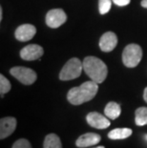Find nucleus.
Here are the masks:
<instances>
[{
    "instance_id": "f257e3e1",
    "label": "nucleus",
    "mask_w": 147,
    "mask_h": 148,
    "mask_svg": "<svg viewBox=\"0 0 147 148\" xmlns=\"http://www.w3.org/2000/svg\"><path fill=\"white\" fill-rule=\"evenodd\" d=\"M98 90V85L93 80L86 81L80 86L74 87L67 94L68 101L73 105H80L92 100Z\"/></svg>"
},
{
    "instance_id": "f03ea898",
    "label": "nucleus",
    "mask_w": 147,
    "mask_h": 148,
    "mask_svg": "<svg viewBox=\"0 0 147 148\" xmlns=\"http://www.w3.org/2000/svg\"><path fill=\"white\" fill-rule=\"evenodd\" d=\"M83 70L86 75L91 78V80L96 83H102L107 77L108 69L106 64L101 59L96 56H87L82 61Z\"/></svg>"
},
{
    "instance_id": "7ed1b4c3",
    "label": "nucleus",
    "mask_w": 147,
    "mask_h": 148,
    "mask_svg": "<svg viewBox=\"0 0 147 148\" xmlns=\"http://www.w3.org/2000/svg\"><path fill=\"white\" fill-rule=\"evenodd\" d=\"M83 70V63L79 58H73L66 62L59 73L60 80H72L77 78Z\"/></svg>"
},
{
    "instance_id": "20e7f679",
    "label": "nucleus",
    "mask_w": 147,
    "mask_h": 148,
    "mask_svg": "<svg viewBox=\"0 0 147 148\" xmlns=\"http://www.w3.org/2000/svg\"><path fill=\"white\" fill-rule=\"evenodd\" d=\"M142 58V50L137 44H129L122 53L123 64L128 68H134L139 65Z\"/></svg>"
},
{
    "instance_id": "39448f33",
    "label": "nucleus",
    "mask_w": 147,
    "mask_h": 148,
    "mask_svg": "<svg viewBox=\"0 0 147 148\" xmlns=\"http://www.w3.org/2000/svg\"><path fill=\"white\" fill-rule=\"evenodd\" d=\"M10 74L24 85L33 84L37 78L36 73L34 70L27 67H20V66L12 68L10 70Z\"/></svg>"
},
{
    "instance_id": "423d86ee",
    "label": "nucleus",
    "mask_w": 147,
    "mask_h": 148,
    "mask_svg": "<svg viewBox=\"0 0 147 148\" xmlns=\"http://www.w3.org/2000/svg\"><path fill=\"white\" fill-rule=\"evenodd\" d=\"M67 20V15L62 9H53L46 14V24L50 28L57 29Z\"/></svg>"
},
{
    "instance_id": "0eeeda50",
    "label": "nucleus",
    "mask_w": 147,
    "mask_h": 148,
    "mask_svg": "<svg viewBox=\"0 0 147 148\" xmlns=\"http://www.w3.org/2000/svg\"><path fill=\"white\" fill-rule=\"evenodd\" d=\"M44 53V50L40 45L37 44H30L20 51V56L21 58L27 61L36 60L40 58Z\"/></svg>"
},
{
    "instance_id": "6e6552de",
    "label": "nucleus",
    "mask_w": 147,
    "mask_h": 148,
    "mask_svg": "<svg viewBox=\"0 0 147 148\" xmlns=\"http://www.w3.org/2000/svg\"><path fill=\"white\" fill-rule=\"evenodd\" d=\"M86 121L90 126L96 129H105L110 126V121L107 116L96 112L89 113L86 116Z\"/></svg>"
},
{
    "instance_id": "1a4fd4ad",
    "label": "nucleus",
    "mask_w": 147,
    "mask_h": 148,
    "mask_svg": "<svg viewBox=\"0 0 147 148\" xmlns=\"http://www.w3.org/2000/svg\"><path fill=\"white\" fill-rule=\"evenodd\" d=\"M36 27L32 24H23L20 25L19 27L15 30L14 36L15 38L19 41H29L36 36Z\"/></svg>"
},
{
    "instance_id": "9d476101",
    "label": "nucleus",
    "mask_w": 147,
    "mask_h": 148,
    "mask_svg": "<svg viewBox=\"0 0 147 148\" xmlns=\"http://www.w3.org/2000/svg\"><path fill=\"white\" fill-rule=\"evenodd\" d=\"M16 119L12 116L2 118L0 121V138L4 140L14 133L16 128Z\"/></svg>"
},
{
    "instance_id": "9b49d317",
    "label": "nucleus",
    "mask_w": 147,
    "mask_h": 148,
    "mask_svg": "<svg viewBox=\"0 0 147 148\" xmlns=\"http://www.w3.org/2000/svg\"><path fill=\"white\" fill-rule=\"evenodd\" d=\"M118 44V37L117 34L113 32H107L105 33L101 37L99 40V48L101 51L108 53L111 52L116 48Z\"/></svg>"
},
{
    "instance_id": "f8f14e48",
    "label": "nucleus",
    "mask_w": 147,
    "mask_h": 148,
    "mask_svg": "<svg viewBox=\"0 0 147 148\" xmlns=\"http://www.w3.org/2000/svg\"><path fill=\"white\" fill-rule=\"evenodd\" d=\"M101 136L96 133H87L80 136L76 141V145L79 148L96 145L101 141Z\"/></svg>"
},
{
    "instance_id": "ddd939ff",
    "label": "nucleus",
    "mask_w": 147,
    "mask_h": 148,
    "mask_svg": "<svg viewBox=\"0 0 147 148\" xmlns=\"http://www.w3.org/2000/svg\"><path fill=\"white\" fill-rule=\"evenodd\" d=\"M120 112H121L120 106L118 105L117 102H114V101L109 102L108 104L105 106V109H104L105 116H107L108 119H118L120 115Z\"/></svg>"
},
{
    "instance_id": "4468645a",
    "label": "nucleus",
    "mask_w": 147,
    "mask_h": 148,
    "mask_svg": "<svg viewBox=\"0 0 147 148\" xmlns=\"http://www.w3.org/2000/svg\"><path fill=\"white\" fill-rule=\"evenodd\" d=\"M132 135V130L130 128H117L109 132L108 137L111 140H123Z\"/></svg>"
},
{
    "instance_id": "2eb2a0df",
    "label": "nucleus",
    "mask_w": 147,
    "mask_h": 148,
    "mask_svg": "<svg viewBox=\"0 0 147 148\" xmlns=\"http://www.w3.org/2000/svg\"><path fill=\"white\" fill-rule=\"evenodd\" d=\"M43 148H62L60 138L55 134L47 135L44 140Z\"/></svg>"
},
{
    "instance_id": "dca6fc26",
    "label": "nucleus",
    "mask_w": 147,
    "mask_h": 148,
    "mask_svg": "<svg viewBox=\"0 0 147 148\" xmlns=\"http://www.w3.org/2000/svg\"><path fill=\"white\" fill-rule=\"evenodd\" d=\"M135 121L137 126L147 124V107H139L136 110Z\"/></svg>"
},
{
    "instance_id": "f3484780",
    "label": "nucleus",
    "mask_w": 147,
    "mask_h": 148,
    "mask_svg": "<svg viewBox=\"0 0 147 148\" xmlns=\"http://www.w3.org/2000/svg\"><path fill=\"white\" fill-rule=\"evenodd\" d=\"M12 85L11 82L6 78L3 75H0V93H1V97H3L6 93H8L11 90Z\"/></svg>"
},
{
    "instance_id": "a211bd4d",
    "label": "nucleus",
    "mask_w": 147,
    "mask_h": 148,
    "mask_svg": "<svg viewBox=\"0 0 147 148\" xmlns=\"http://www.w3.org/2000/svg\"><path fill=\"white\" fill-rule=\"evenodd\" d=\"M112 7L111 0H98V11L101 14H105Z\"/></svg>"
},
{
    "instance_id": "6ab92c4d",
    "label": "nucleus",
    "mask_w": 147,
    "mask_h": 148,
    "mask_svg": "<svg viewBox=\"0 0 147 148\" xmlns=\"http://www.w3.org/2000/svg\"><path fill=\"white\" fill-rule=\"evenodd\" d=\"M12 148H32L30 141L27 140L26 138H19L14 143Z\"/></svg>"
},
{
    "instance_id": "aec40b11",
    "label": "nucleus",
    "mask_w": 147,
    "mask_h": 148,
    "mask_svg": "<svg viewBox=\"0 0 147 148\" xmlns=\"http://www.w3.org/2000/svg\"><path fill=\"white\" fill-rule=\"evenodd\" d=\"M116 5L120 6V7H123V6H126L130 3L131 0H112Z\"/></svg>"
},
{
    "instance_id": "412c9836",
    "label": "nucleus",
    "mask_w": 147,
    "mask_h": 148,
    "mask_svg": "<svg viewBox=\"0 0 147 148\" xmlns=\"http://www.w3.org/2000/svg\"><path fill=\"white\" fill-rule=\"evenodd\" d=\"M143 99L147 102V87L144 89V92H143Z\"/></svg>"
},
{
    "instance_id": "4be33fe9",
    "label": "nucleus",
    "mask_w": 147,
    "mask_h": 148,
    "mask_svg": "<svg viewBox=\"0 0 147 148\" xmlns=\"http://www.w3.org/2000/svg\"><path fill=\"white\" fill-rule=\"evenodd\" d=\"M140 4H142V7L146 8V9H147V0H142Z\"/></svg>"
},
{
    "instance_id": "5701e85b",
    "label": "nucleus",
    "mask_w": 147,
    "mask_h": 148,
    "mask_svg": "<svg viewBox=\"0 0 147 148\" xmlns=\"http://www.w3.org/2000/svg\"><path fill=\"white\" fill-rule=\"evenodd\" d=\"M3 17V12H2V8H0V20H2Z\"/></svg>"
},
{
    "instance_id": "b1692460",
    "label": "nucleus",
    "mask_w": 147,
    "mask_h": 148,
    "mask_svg": "<svg viewBox=\"0 0 147 148\" xmlns=\"http://www.w3.org/2000/svg\"><path fill=\"white\" fill-rule=\"evenodd\" d=\"M94 148H104V146H96V147H94Z\"/></svg>"
}]
</instances>
